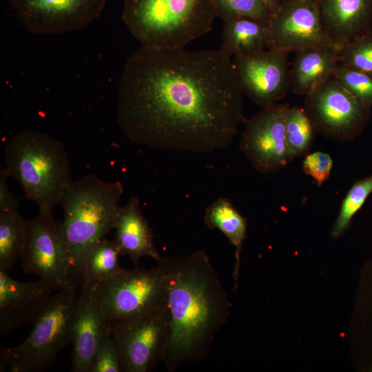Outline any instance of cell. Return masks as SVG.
Returning <instances> with one entry per match:
<instances>
[{
  "instance_id": "ba28073f",
  "label": "cell",
  "mask_w": 372,
  "mask_h": 372,
  "mask_svg": "<svg viewBox=\"0 0 372 372\" xmlns=\"http://www.w3.org/2000/svg\"><path fill=\"white\" fill-rule=\"evenodd\" d=\"M303 108L316 133L339 142L352 141L367 127L371 108L331 75L304 96Z\"/></svg>"
},
{
  "instance_id": "6da1fadb",
  "label": "cell",
  "mask_w": 372,
  "mask_h": 372,
  "mask_svg": "<svg viewBox=\"0 0 372 372\" xmlns=\"http://www.w3.org/2000/svg\"><path fill=\"white\" fill-rule=\"evenodd\" d=\"M243 91L232 60L220 50L141 47L124 66L116 118L132 143L213 153L245 123Z\"/></svg>"
},
{
  "instance_id": "52a82bcc",
  "label": "cell",
  "mask_w": 372,
  "mask_h": 372,
  "mask_svg": "<svg viewBox=\"0 0 372 372\" xmlns=\"http://www.w3.org/2000/svg\"><path fill=\"white\" fill-rule=\"evenodd\" d=\"M96 289L110 329L142 316L165 302L163 274L157 265L149 269H122L97 284Z\"/></svg>"
},
{
  "instance_id": "4316f807",
  "label": "cell",
  "mask_w": 372,
  "mask_h": 372,
  "mask_svg": "<svg viewBox=\"0 0 372 372\" xmlns=\"http://www.w3.org/2000/svg\"><path fill=\"white\" fill-rule=\"evenodd\" d=\"M216 17L222 21L235 16L254 18L269 24L272 11L263 0H215Z\"/></svg>"
},
{
  "instance_id": "ffe728a7",
  "label": "cell",
  "mask_w": 372,
  "mask_h": 372,
  "mask_svg": "<svg viewBox=\"0 0 372 372\" xmlns=\"http://www.w3.org/2000/svg\"><path fill=\"white\" fill-rule=\"evenodd\" d=\"M223 21L220 51L228 57L269 48V24L244 16H235Z\"/></svg>"
},
{
  "instance_id": "277c9868",
  "label": "cell",
  "mask_w": 372,
  "mask_h": 372,
  "mask_svg": "<svg viewBox=\"0 0 372 372\" xmlns=\"http://www.w3.org/2000/svg\"><path fill=\"white\" fill-rule=\"evenodd\" d=\"M4 158L6 173L20 183L25 198L39 212L52 213L72 182L63 143L45 133L23 130L8 141Z\"/></svg>"
},
{
  "instance_id": "3957f363",
  "label": "cell",
  "mask_w": 372,
  "mask_h": 372,
  "mask_svg": "<svg viewBox=\"0 0 372 372\" xmlns=\"http://www.w3.org/2000/svg\"><path fill=\"white\" fill-rule=\"evenodd\" d=\"M123 193L120 181L105 182L94 174L72 181L60 205L63 231L70 258V285L80 288L90 248L114 229Z\"/></svg>"
},
{
  "instance_id": "9a60e30c",
  "label": "cell",
  "mask_w": 372,
  "mask_h": 372,
  "mask_svg": "<svg viewBox=\"0 0 372 372\" xmlns=\"http://www.w3.org/2000/svg\"><path fill=\"white\" fill-rule=\"evenodd\" d=\"M56 290L43 280L23 282L0 271V335L33 323Z\"/></svg>"
},
{
  "instance_id": "7a4b0ae2",
  "label": "cell",
  "mask_w": 372,
  "mask_h": 372,
  "mask_svg": "<svg viewBox=\"0 0 372 372\" xmlns=\"http://www.w3.org/2000/svg\"><path fill=\"white\" fill-rule=\"evenodd\" d=\"M163 278L168 337L163 358L173 371L206 357L231 304L203 250L156 260Z\"/></svg>"
},
{
  "instance_id": "f546056e",
  "label": "cell",
  "mask_w": 372,
  "mask_h": 372,
  "mask_svg": "<svg viewBox=\"0 0 372 372\" xmlns=\"http://www.w3.org/2000/svg\"><path fill=\"white\" fill-rule=\"evenodd\" d=\"M333 164V159L329 154L316 151L305 155L302 168L304 173L321 187L329 178Z\"/></svg>"
},
{
  "instance_id": "5bb4252c",
  "label": "cell",
  "mask_w": 372,
  "mask_h": 372,
  "mask_svg": "<svg viewBox=\"0 0 372 372\" xmlns=\"http://www.w3.org/2000/svg\"><path fill=\"white\" fill-rule=\"evenodd\" d=\"M270 46L290 52L330 41L323 28L318 0H282L269 23Z\"/></svg>"
},
{
  "instance_id": "e0dca14e",
  "label": "cell",
  "mask_w": 372,
  "mask_h": 372,
  "mask_svg": "<svg viewBox=\"0 0 372 372\" xmlns=\"http://www.w3.org/2000/svg\"><path fill=\"white\" fill-rule=\"evenodd\" d=\"M324 31L340 45L372 32V0H318Z\"/></svg>"
},
{
  "instance_id": "484cf974",
  "label": "cell",
  "mask_w": 372,
  "mask_h": 372,
  "mask_svg": "<svg viewBox=\"0 0 372 372\" xmlns=\"http://www.w3.org/2000/svg\"><path fill=\"white\" fill-rule=\"evenodd\" d=\"M339 63L372 74V32L343 44Z\"/></svg>"
},
{
  "instance_id": "f1b7e54d",
  "label": "cell",
  "mask_w": 372,
  "mask_h": 372,
  "mask_svg": "<svg viewBox=\"0 0 372 372\" xmlns=\"http://www.w3.org/2000/svg\"><path fill=\"white\" fill-rule=\"evenodd\" d=\"M90 372H121L118 355L109 328L99 341Z\"/></svg>"
},
{
  "instance_id": "d6986e66",
  "label": "cell",
  "mask_w": 372,
  "mask_h": 372,
  "mask_svg": "<svg viewBox=\"0 0 372 372\" xmlns=\"http://www.w3.org/2000/svg\"><path fill=\"white\" fill-rule=\"evenodd\" d=\"M114 229V241L121 255L127 256L134 265L142 257H150L156 261L161 258L154 245L152 229L136 197L131 198L125 206L119 208Z\"/></svg>"
},
{
  "instance_id": "7c38bea8",
  "label": "cell",
  "mask_w": 372,
  "mask_h": 372,
  "mask_svg": "<svg viewBox=\"0 0 372 372\" xmlns=\"http://www.w3.org/2000/svg\"><path fill=\"white\" fill-rule=\"evenodd\" d=\"M288 54L267 48L234 56L232 62L243 93L262 109L277 103L291 87Z\"/></svg>"
},
{
  "instance_id": "7402d4cb",
  "label": "cell",
  "mask_w": 372,
  "mask_h": 372,
  "mask_svg": "<svg viewBox=\"0 0 372 372\" xmlns=\"http://www.w3.org/2000/svg\"><path fill=\"white\" fill-rule=\"evenodd\" d=\"M119 255L120 251L114 240L102 238L96 242L85 256L81 286L99 284L121 271Z\"/></svg>"
},
{
  "instance_id": "1f68e13d",
  "label": "cell",
  "mask_w": 372,
  "mask_h": 372,
  "mask_svg": "<svg viewBox=\"0 0 372 372\" xmlns=\"http://www.w3.org/2000/svg\"><path fill=\"white\" fill-rule=\"evenodd\" d=\"M266 4L270 8L272 12L275 10L280 3V0H263Z\"/></svg>"
},
{
  "instance_id": "44dd1931",
  "label": "cell",
  "mask_w": 372,
  "mask_h": 372,
  "mask_svg": "<svg viewBox=\"0 0 372 372\" xmlns=\"http://www.w3.org/2000/svg\"><path fill=\"white\" fill-rule=\"evenodd\" d=\"M204 222L210 229H218L235 248V267L233 278L236 287L242 242L247 235V219L227 198H218L206 209Z\"/></svg>"
},
{
  "instance_id": "d6a6232c",
  "label": "cell",
  "mask_w": 372,
  "mask_h": 372,
  "mask_svg": "<svg viewBox=\"0 0 372 372\" xmlns=\"http://www.w3.org/2000/svg\"><path fill=\"white\" fill-rule=\"evenodd\" d=\"M369 369H370L371 371H372V362H371V364H369Z\"/></svg>"
},
{
  "instance_id": "603a6c76",
  "label": "cell",
  "mask_w": 372,
  "mask_h": 372,
  "mask_svg": "<svg viewBox=\"0 0 372 372\" xmlns=\"http://www.w3.org/2000/svg\"><path fill=\"white\" fill-rule=\"evenodd\" d=\"M27 222L17 210L0 213V271L8 272L21 257Z\"/></svg>"
},
{
  "instance_id": "8992f818",
  "label": "cell",
  "mask_w": 372,
  "mask_h": 372,
  "mask_svg": "<svg viewBox=\"0 0 372 372\" xmlns=\"http://www.w3.org/2000/svg\"><path fill=\"white\" fill-rule=\"evenodd\" d=\"M79 288L68 285L56 290L33 322L26 340L0 352L1 366L12 372H41L49 367L72 341L74 313Z\"/></svg>"
},
{
  "instance_id": "836d02e7",
  "label": "cell",
  "mask_w": 372,
  "mask_h": 372,
  "mask_svg": "<svg viewBox=\"0 0 372 372\" xmlns=\"http://www.w3.org/2000/svg\"><path fill=\"white\" fill-rule=\"evenodd\" d=\"M282 1V0H280V1Z\"/></svg>"
},
{
  "instance_id": "ac0fdd59",
  "label": "cell",
  "mask_w": 372,
  "mask_h": 372,
  "mask_svg": "<svg viewBox=\"0 0 372 372\" xmlns=\"http://www.w3.org/2000/svg\"><path fill=\"white\" fill-rule=\"evenodd\" d=\"M342 45L331 40L296 52L290 82L293 92L305 96L315 87L333 75L339 64Z\"/></svg>"
},
{
  "instance_id": "30bf717a",
  "label": "cell",
  "mask_w": 372,
  "mask_h": 372,
  "mask_svg": "<svg viewBox=\"0 0 372 372\" xmlns=\"http://www.w3.org/2000/svg\"><path fill=\"white\" fill-rule=\"evenodd\" d=\"M121 372H147L163 360L168 337L165 302L155 309L110 329Z\"/></svg>"
},
{
  "instance_id": "4fadbf2b",
  "label": "cell",
  "mask_w": 372,
  "mask_h": 372,
  "mask_svg": "<svg viewBox=\"0 0 372 372\" xmlns=\"http://www.w3.org/2000/svg\"><path fill=\"white\" fill-rule=\"evenodd\" d=\"M23 26L34 34L81 30L96 19L106 0H9Z\"/></svg>"
},
{
  "instance_id": "cb8c5ba5",
  "label": "cell",
  "mask_w": 372,
  "mask_h": 372,
  "mask_svg": "<svg viewBox=\"0 0 372 372\" xmlns=\"http://www.w3.org/2000/svg\"><path fill=\"white\" fill-rule=\"evenodd\" d=\"M285 125L287 143L295 158L307 155L313 144L316 131L303 107L287 104Z\"/></svg>"
},
{
  "instance_id": "d4e9b609",
  "label": "cell",
  "mask_w": 372,
  "mask_h": 372,
  "mask_svg": "<svg viewBox=\"0 0 372 372\" xmlns=\"http://www.w3.org/2000/svg\"><path fill=\"white\" fill-rule=\"evenodd\" d=\"M372 193V174L356 180L343 199L339 214L331 231V236L337 239L348 229L355 214L362 208Z\"/></svg>"
},
{
  "instance_id": "2e32d148",
  "label": "cell",
  "mask_w": 372,
  "mask_h": 372,
  "mask_svg": "<svg viewBox=\"0 0 372 372\" xmlns=\"http://www.w3.org/2000/svg\"><path fill=\"white\" fill-rule=\"evenodd\" d=\"M97 284L79 288L72 327L73 372H90L99 341L107 328Z\"/></svg>"
},
{
  "instance_id": "4dcf8cb0",
  "label": "cell",
  "mask_w": 372,
  "mask_h": 372,
  "mask_svg": "<svg viewBox=\"0 0 372 372\" xmlns=\"http://www.w3.org/2000/svg\"><path fill=\"white\" fill-rule=\"evenodd\" d=\"M5 169L0 170V213L17 210L19 200L10 191Z\"/></svg>"
},
{
  "instance_id": "8fae6325",
  "label": "cell",
  "mask_w": 372,
  "mask_h": 372,
  "mask_svg": "<svg viewBox=\"0 0 372 372\" xmlns=\"http://www.w3.org/2000/svg\"><path fill=\"white\" fill-rule=\"evenodd\" d=\"M287 106L276 103L263 108L245 123L240 149L252 166L262 174L280 171L295 158L286 140Z\"/></svg>"
},
{
  "instance_id": "5b68a950",
  "label": "cell",
  "mask_w": 372,
  "mask_h": 372,
  "mask_svg": "<svg viewBox=\"0 0 372 372\" xmlns=\"http://www.w3.org/2000/svg\"><path fill=\"white\" fill-rule=\"evenodd\" d=\"M215 0H123L122 19L141 45L184 48L212 30Z\"/></svg>"
},
{
  "instance_id": "9c48e42d",
  "label": "cell",
  "mask_w": 372,
  "mask_h": 372,
  "mask_svg": "<svg viewBox=\"0 0 372 372\" xmlns=\"http://www.w3.org/2000/svg\"><path fill=\"white\" fill-rule=\"evenodd\" d=\"M20 258L25 273L58 289L70 285V263L62 223L52 213L39 212L28 220Z\"/></svg>"
},
{
  "instance_id": "83f0119b",
  "label": "cell",
  "mask_w": 372,
  "mask_h": 372,
  "mask_svg": "<svg viewBox=\"0 0 372 372\" xmlns=\"http://www.w3.org/2000/svg\"><path fill=\"white\" fill-rule=\"evenodd\" d=\"M333 76L351 94L372 109V74L342 64L335 68Z\"/></svg>"
}]
</instances>
